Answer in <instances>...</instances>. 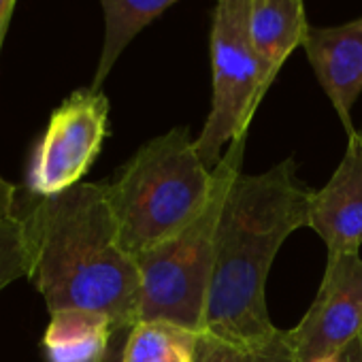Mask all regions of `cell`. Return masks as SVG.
<instances>
[{
    "mask_svg": "<svg viewBox=\"0 0 362 362\" xmlns=\"http://www.w3.org/2000/svg\"><path fill=\"white\" fill-rule=\"evenodd\" d=\"M307 28L303 0H250V37L269 88L288 56L303 47Z\"/></svg>",
    "mask_w": 362,
    "mask_h": 362,
    "instance_id": "obj_10",
    "label": "cell"
},
{
    "mask_svg": "<svg viewBox=\"0 0 362 362\" xmlns=\"http://www.w3.org/2000/svg\"><path fill=\"white\" fill-rule=\"evenodd\" d=\"M309 194L294 158L258 175L237 173L216 233L205 337L254 345L279 330L267 309V277L284 241L307 226Z\"/></svg>",
    "mask_w": 362,
    "mask_h": 362,
    "instance_id": "obj_2",
    "label": "cell"
},
{
    "mask_svg": "<svg viewBox=\"0 0 362 362\" xmlns=\"http://www.w3.org/2000/svg\"><path fill=\"white\" fill-rule=\"evenodd\" d=\"M303 49L341 124L351 134L356 130L351 107L362 94V18L328 28L309 24Z\"/></svg>",
    "mask_w": 362,
    "mask_h": 362,
    "instance_id": "obj_9",
    "label": "cell"
},
{
    "mask_svg": "<svg viewBox=\"0 0 362 362\" xmlns=\"http://www.w3.org/2000/svg\"><path fill=\"white\" fill-rule=\"evenodd\" d=\"M115 330L105 313L66 307L49 313L41 349L47 362H100Z\"/></svg>",
    "mask_w": 362,
    "mask_h": 362,
    "instance_id": "obj_11",
    "label": "cell"
},
{
    "mask_svg": "<svg viewBox=\"0 0 362 362\" xmlns=\"http://www.w3.org/2000/svg\"><path fill=\"white\" fill-rule=\"evenodd\" d=\"M18 218L28 279L49 313L77 307L105 313L115 328L139 322L141 273L119 241L107 184H79L56 197H33Z\"/></svg>",
    "mask_w": 362,
    "mask_h": 362,
    "instance_id": "obj_1",
    "label": "cell"
},
{
    "mask_svg": "<svg viewBox=\"0 0 362 362\" xmlns=\"http://www.w3.org/2000/svg\"><path fill=\"white\" fill-rule=\"evenodd\" d=\"M177 0H100L105 16V39L92 90H100L111 69L132 39L158 20Z\"/></svg>",
    "mask_w": 362,
    "mask_h": 362,
    "instance_id": "obj_12",
    "label": "cell"
},
{
    "mask_svg": "<svg viewBox=\"0 0 362 362\" xmlns=\"http://www.w3.org/2000/svg\"><path fill=\"white\" fill-rule=\"evenodd\" d=\"M311 362H339V356H328V358H317V360H311Z\"/></svg>",
    "mask_w": 362,
    "mask_h": 362,
    "instance_id": "obj_21",
    "label": "cell"
},
{
    "mask_svg": "<svg viewBox=\"0 0 362 362\" xmlns=\"http://www.w3.org/2000/svg\"><path fill=\"white\" fill-rule=\"evenodd\" d=\"M199 339V332L170 322H136L126 341L124 362H197Z\"/></svg>",
    "mask_w": 362,
    "mask_h": 362,
    "instance_id": "obj_13",
    "label": "cell"
},
{
    "mask_svg": "<svg viewBox=\"0 0 362 362\" xmlns=\"http://www.w3.org/2000/svg\"><path fill=\"white\" fill-rule=\"evenodd\" d=\"M362 334V258L341 256L326 262L320 290L303 315L290 328L296 362L339 356Z\"/></svg>",
    "mask_w": 362,
    "mask_h": 362,
    "instance_id": "obj_7",
    "label": "cell"
},
{
    "mask_svg": "<svg viewBox=\"0 0 362 362\" xmlns=\"http://www.w3.org/2000/svg\"><path fill=\"white\" fill-rule=\"evenodd\" d=\"M209 43L214 94L209 115L197 136V151L214 170L233 141L247 134L269 92L250 37V0H218Z\"/></svg>",
    "mask_w": 362,
    "mask_h": 362,
    "instance_id": "obj_5",
    "label": "cell"
},
{
    "mask_svg": "<svg viewBox=\"0 0 362 362\" xmlns=\"http://www.w3.org/2000/svg\"><path fill=\"white\" fill-rule=\"evenodd\" d=\"M216 188L188 128H173L136 149L107 184V199L124 250L136 258L188 228Z\"/></svg>",
    "mask_w": 362,
    "mask_h": 362,
    "instance_id": "obj_3",
    "label": "cell"
},
{
    "mask_svg": "<svg viewBox=\"0 0 362 362\" xmlns=\"http://www.w3.org/2000/svg\"><path fill=\"white\" fill-rule=\"evenodd\" d=\"M22 277H28V254L22 220L13 218L0 224V292Z\"/></svg>",
    "mask_w": 362,
    "mask_h": 362,
    "instance_id": "obj_15",
    "label": "cell"
},
{
    "mask_svg": "<svg viewBox=\"0 0 362 362\" xmlns=\"http://www.w3.org/2000/svg\"><path fill=\"white\" fill-rule=\"evenodd\" d=\"M245 139L233 141L216 166V188L205 211L173 239L134 258L141 273L139 322L162 320L203 334L218 222L233 179L243 170Z\"/></svg>",
    "mask_w": 362,
    "mask_h": 362,
    "instance_id": "obj_4",
    "label": "cell"
},
{
    "mask_svg": "<svg viewBox=\"0 0 362 362\" xmlns=\"http://www.w3.org/2000/svg\"><path fill=\"white\" fill-rule=\"evenodd\" d=\"M16 0H0V26H9L13 16Z\"/></svg>",
    "mask_w": 362,
    "mask_h": 362,
    "instance_id": "obj_19",
    "label": "cell"
},
{
    "mask_svg": "<svg viewBox=\"0 0 362 362\" xmlns=\"http://www.w3.org/2000/svg\"><path fill=\"white\" fill-rule=\"evenodd\" d=\"M197 362H296V351L290 328L254 345H226L201 334Z\"/></svg>",
    "mask_w": 362,
    "mask_h": 362,
    "instance_id": "obj_14",
    "label": "cell"
},
{
    "mask_svg": "<svg viewBox=\"0 0 362 362\" xmlns=\"http://www.w3.org/2000/svg\"><path fill=\"white\" fill-rule=\"evenodd\" d=\"M9 26H0V49H3V43H5V35H7Z\"/></svg>",
    "mask_w": 362,
    "mask_h": 362,
    "instance_id": "obj_20",
    "label": "cell"
},
{
    "mask_svg": "<svg viewBox=\"0 0 362 362\" xmlns=\"http://www.w3.org/2000/svg\"><path fill=\"white\" fill-rule=\"evenodd\" d=\"M109 136V98L103 90H75L49 117L33 147L26 190L35 199L62 194L79 184Z\"/></svg>",
    "mask_w": 362,
    "mask_h": 362,
    "instance_id": "obj_6",
    "label": "cell"
},
{
    "mask_svg": "<svg viewBox=\"0 0 362 362\" xmlns=\"http://www.w3.org/2000/svg\"><path fill=\"white\" fill-rule=\"evenodd\" d=\"M307 226L326 245V262L362 247V132L347 134L345 153L320 190H311Z\"/></svg>",
    "mask_w": 362,
    "mask_h": 362,
    "instance_id": "obj_8",
    "label": "cell"
},
{
    "mask_svg": "<svg viewBox=\"0 0 362 362\" xmlns=\"http://www.w3.org/2000/svg\"><path fill=\"white\" fill-rule=\"evenodd\" d=\"M16 197H18V186L0 175V224L18 218Z\"/></svg>",
    "mask_w": 362,
    "mask_h": 362,
    "instance_id": "obj_16",
    "label": "cell"
},
{
    "mask_svg": "<svg viewBox=\"0 0 362 362\" xmlns=\"http://www.w3.org/2000/svg\"><path fill=\"white\" fill-rule=\"evenodd\" d=\"M132 326H126V328H117L111 337V343L103 356L100 362H124V349H126V341H128V334H130Z\"/></svg>",
    "mask_w": 362,
    "mask_h": 362,
    "instance_id": "obj_17",
    "label": "cell"
},
{
    "mask_svg": "<svg viewBox=\"0 0 362 362\" xmlns=\"http://www.w3.org/2000/svg\"><path fill=\"white\" fill-rule=\"evenodd\" d=\"M339 362H362V334L339 354Z\"/></svg>",
    "mask_w": 362,
    "mask_h": 362,
    "instance_id": "obj_18",
    "label": "cell"
}]
</instances>
